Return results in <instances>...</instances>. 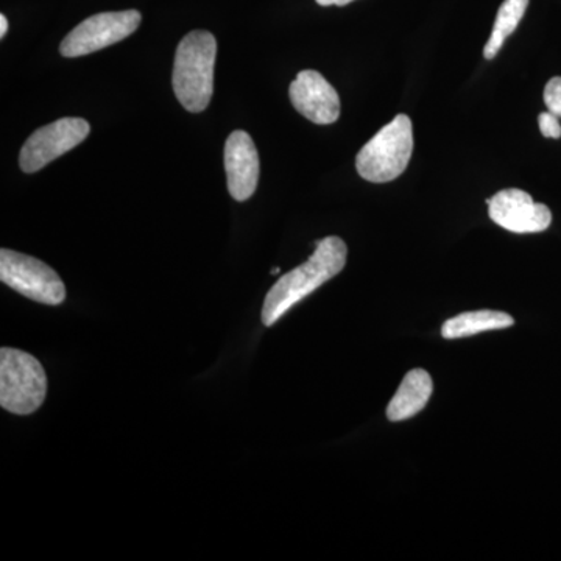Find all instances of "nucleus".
I'll list each match as a JSON object with an SVG mask.
<instances>
[{
    "label": "nucleus",
    "mask_w": 561,
    "mask_h": 561,
    "mask_svg": "<svg viewBox=\"0 0 561 561\" xmlns=\"http://www.w3.org/2000/svg\"><path fill=\"white\" fill-rule=\"evenodd\" d=\"M140 21L142 16L136 10L94 14L62 39L60 54L66 58H77L105 49L138 31Z\"/></svg>",
    "instance_id": "423d86ee"
},
{
    "label": "nucleus",
    "mask_w": 561,
    "mask_h": 561,
    "mask_svg": "<svg viewBox=\"0 0 561 561\" xmlns=\"http://www.w3.org/2000/svg\"><path fill=\"white\" fill-rule=\"evenodd\" d=\"M348 249L341 238L330 236L317 242L316 251L305 264L280 276L265 297L262 323L273 327L294 306L337 276L345 268Z\"/></svg>",
    "instance_id": "f257e3e1"
},
{
    "label": "nucleus",
    "mask_w": 561,
    "mask_h": 561,
    "mask_svg": "<svg viewBox=\"0 0 561 561\" xmlns=\"http://www.w3.org/2000/svg\"><path fill=\"white\" fill-rule=\"evenodd\" d=\"M47 376L32 354L0 350V405L16 415H31L46 400Z\"/></svg>",
    "instance_id": "20e7f679"
},
{
    "label": "nucleus",
    "mask_w": 561,
    "mask_h": 561,
    "mask_svg": "<svg viewBox=\"0 0 561 561\" xmlns=\"http://www.w3.org/2000/svg\"><path fill=\"white\" fill-rule=\"evenodd\" d=\"M217 41L213 33H187L176 49L172 84L176 99L191 113L208 108L214 92Z\"/></svg>",
    "instance_id": "f03ea898"
},
{
    "label": "nucleus",
    "mask_w": 561,
    "mask_h": 561,
    "mask_svg": "<svg viewBox=\"0 0 561 561\" xmlns=\"http://www.w3.org/2000/svg\"><path fill=\"white\" fill-rule=\"evenodd\" d=\"M527 7H529V0H504L500 11H497L489 43H486L485 49H483V57L486 60H493L500 54L505 41L516 31L519 22L523 21Z\"/></svg>",
    "instance_id": "ddd939ff"
},
{
    "label": "nucleus",
    "mask_w": 561,
    "mask_h": 561,
    "mask_svg": "<svg viewBox=\"0 0 561 561\" xmlns=\"http://www.w3.org/2000/svg\"><path fill=\"white\" fill-rule=\"evenodd\" d=\"M289 92L294 108L313 124H334L341 116L337 91L317 70H301Z\"/></svg>",
    "instance_id": "1a4fd4ad"
},
{
    "label": "nucleus",
    "mask_w": 561,
    "mask_h": 561,
    "mask_svg": "<svg viewBox=\"0 0 561 561\" xmlns=\"http://www.w3.org/2000/svg\"><path fill=\"white\" fill-rule=\"evenodd\" d=\"M412 151V121L398 114L362 147L356 158L357 172L370 183H389L405 171Z\"/></svg>",
    "instance_id": "7ed1b4c3"
},
{
    "label": "nucleus",
    "mask_w": 561,
    "mask_h": 561,
    "mask_svg": "<svg viewBox=\"0 0 561 561\" xmlns=\"http://www.w3.org/2000/svg\"><path fill=\"white\" fill-rule=\"evenodd\" d=\"M538 125H540V131L545 138H561V125L559 116H556V114L551 113V111H546V113H541L540 116H538Z\"/></svg>",
    "instance_id": "2eb2a0df"
},
{
    "label": "nucleus",
    "mask_w": 561,
    "mask_h": 561,
    "mask_svg": "<svg viewBox=\"0 0 561 561\" xmlns=\"http://www.w3.org/2000/svg\"><path fill=\"white\" fill-rule=\"evenodd\" d=\"M278 273H279V268L278 267L273 268L272 275H278Z\"/></svg>",
    "instance_id": "a211bd4d"
},
{
    "label": "nucleus",
    "mask_w": 561,
    "mask_h": 561,
    "mask_svg": "<svg viewBox=\"0 0 561 561\" xmlns=\"http://www.w3.org/2000/svg\"><path fill=\"white\" fill-rule=\"evenodd\" d=\"M513 323H515L513 317L505 312L489 311V309L463 312L443 324L442 335L453 341V339L471 337L485 331L504 330L513 327Z\"/></svg>",
    "instance_id": "f8f14e48"
},
{
    "label": "nucleus",
    "mask_w": 561,
    "mask_h": 561,
    "mask_svg": "<svg viewBox=\"0 0 561 561\" xmlns=\"http://www.w3.org/2000/svg\"><path fill=\"white\" fill-rule=\"evenodd\" d=\"M432 391H434V382L430 373L423 368L409 371L402 379L400 389L387 405V419L394 423L412 419L426 408Z\"/></svg>",
    "instance_id": "9b49d317"
},
{
    "label": "nucleus",
    "mask_w": 561,
    "mask_h": 561,
    "mask_svg": "<svg viewBox=\"0 0 561 561\" xmlns=\"http://www.w3.org/2000/svg\"><path fill=\"white\" fill-rule=\"evenodd\" d=\"M0 280L18 294L41 302L58 306L66 300V287L49 265L18 251H0Z\"/></svg>",
    "instance_id": "39448f33"
},
{
    "label": "nucleus",
    "mask_w": 561,
    "mask_h": 561,
    "mask_svg": "<svg viewBox=\"0 0 561 561\" xmlns=\"http://www.w3.org/2000/svg\"><path fill=\"white\" fill-rule=\"evenodd\" d=\"M354 2V0H317V3L321 7H331V5H337V7H345L348 5V3Z\"/></svg>",
    "instance_id": "dca6fc26"
},
{
    "label": "nucleus",
    "mask_w": 561,
    "mask_h": 561,
    "mask_svg": "<svg viewBox=\"0 0 561 561\" xmlns=\"http://www.w3.org/2000/svg\"><path fill=\"white\" fill-rule=\"evenodd\" d=\"M90 131V124L81 117H65L38 128L22 146L20 154L22 172L41 171L49 162L80 146Z\"/></svg>",
    "instance_id": "0eeeda50"
},
{
    "label": "nucleus",
    "mask_w": 561,
    "mask_h": 561,
    "mask_svg": "<svg viewBox=\"0 0 561 561\" xmlns=\"http://www.w3.org/2000/svg\"><path fill=\"white\" fill-rule=\"evenodd\" d=\"M228 191L234 201H249L260 181V154L247 131H232L225 144Z\"/></svg>",
    "instance_id": "9d476101"
},
{
    "label": "nucleus",
    "mask_w": 561,
    "mask_h": 561,
    "mask_svg": "<svg viewBox=\"0 0 561 561\" xmlns=\"http://www.w3.org/2000/svg\"><path fill=\"white\" fill-rule=\"evenodd\" d=\"M9 32V21H7L5 14H0V36H5Z\"/></svg>",
    "instance_id": "f3484780"
},
{
    "label": "nucleus",
    "mask_w": 561,
    "mask_h": 561,
    "mask_svg": "<svg viewBox=\"0 0 561 561\" xmlns=\"http://www.w3.org/2000/svg\"><path fill=\"white\" fill-rule=\"evenodd\" d=\"M486 205L490 219L516 234L546 231L552 224L551 209L542 203H535L522 190L500 191L494 197L486 198Z\"/></svg>",
    "instance_id": "6e6552de"
},
{
    "label": "nucleus",
    "mask_w": 561,
    "mask_h": 561,
    "mask_svg": "<svg viewBox=\"0 0 561 561\" xmlns=\"http://www.w3.org/2000/svg\"><path fill=\"white\" fill-rule=\"evenodd\" d=\"M545 103L548 111L561 117V77H553L545 88Z\"/></svg>",
    "instance_id": "4468645a"
}]
</instances>
